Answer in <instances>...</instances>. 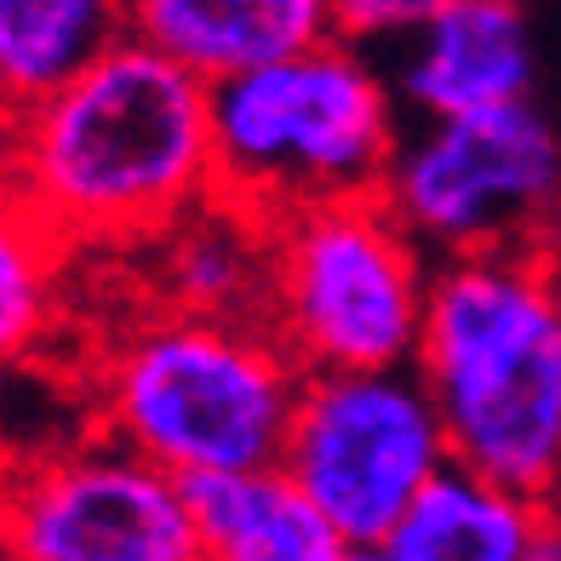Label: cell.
Returning <instances> with one entry per match:
<instances>
[{"label":"cell","instance_id":"obj_1","mask_svg":"<svg viewBox=\"0 0 561 561\" xmlns=\"http://www.w3.org/2000/svg\"><path fill=\"white\" fill-rule=\"evenodd\" d=\"M0 144L7 195L64 252L156 247L218 190L213 87L133 35Z\"/></svg>","mask_w":561,"mask_h":561},{"label":"cell","instance_id":"obj_2","mask_svg":"<svg viewBox=\"0 0 561 561\" xmlns=\"http://www.w3.org/2000/svg\"><path fill=\"white\" fill-rule=\"evenodd\" d=\"M413 373L458 470L539 504L561 499V280L550 252L436 264Z\"/></svg>","mask_w":561,"mask_h":561},{"label":"cell","instance_id":"obj_3","mask_svg":"<svg viewBox=\"0 0 561 561\" xmlns=\"http://www.w3.org/2000/svg\"><path fill=\"white\" fill-rule=\"evenodd\" d=\"M304 373L264 321L144 310L92 367L98 436L172 481L280 465Z\"/></svg>","mask_w":561,"mask_h":561},{"label":"cell","instance_id":"obj_4","mask_svg":"<svg viewBox=\"0 0 561 561\" xmlns=\"http://www.w3.org/2000/svg\"><path fill=\"white\" fill-rule=\"evenodd\" d=\"M396 144V87L339 35L213 87V201L259 224L378 195Z\"/></svg>","mask_w":561,"mask_h":561},{"label":"cell","instance_id":"obj_5","mask_svg":"<svg viewBox=\"0 0 561 561\" xmlns=\"http://www.w3.org/2000/svg\"><path fill=\"white\" fill-rule=\"evenodd\" d=\"M436 259L378 195L270 224L264 327L298 373H396L419 362Z\"/></svg>","mask_w":561,"mask_h":561},{"label":"cell","instance_id":"obj_6","mask_svg":"<svg viewBox=\"0 0 561 561\" xmlns=\"http://www.w3.org/2000/svg\"><path fill=\"white\" fill-rule=\"evenodd\" d=\"M378 201L430 259L550 252L561 236V138L533 110L419 121L401 133Z\"/></svg>","mask_w":561,"mask_h":561},{"label":"cell","instance_id":"obj_7","mask_svg":"<svg viewBox=\"0 0 561 561\" xmlns=\"http://www.w3.org/2000/svg\"><path fill=\"white\" fill-rule=\"evenodd\" d=\"M280 470L344 545H390L430 481L453 470V447L413 367L310 373L293 407Z\"/></svg>","mask_w":561,"mask_h":561},{"label":"cell","instance_id":"obj_8","mask_svg":"<svg viewBox=\"0 0 561 561\" xmlns=\"http://www.w3.org/2000/svg\"><path fill=\"white\" fill-rule=\"evenodd\" d=\"M12 561H201L184 481L110 436L0 470Z\"/></svg>","mask_w":561,"mask_h":561},{"label":"cell","instance_id":"obj_9","mask_svg":"<svg viewBox=\"0 0 561 561\" xmlns=\"http://www.w3.org/2000/svg\"><path fill=\"white\" fill-rule=\"evenodd\" d=\"M396 104L419 121L516 110L533 92V30L522 0H453L396 53Z\"/></svg>","mask_w":561,"mask_h":561},{"label":"cell","instance_id":"obj_10","mask_svg":"<svg viewBox=\"0 0 561 561\" xmlns=\"http://www.w3.org/2000/svg\"><path fill=\"white\" fill-rule=\"evenodd\" d=\"M126 30L195 81L218 87L333 41V0H126Z\"/></svg>","mask_w":561,"mask_h":561},{"label":"cell","instance_id":"obj_11","mask_svg":"<svg viewBox=\"0 0 561 561\" xmlns=\"http://www.w3.org/2000/svg\"><path fill=\"white\" fill-rule=\"evenodd\" d=\"M149 252V287L161 310L207 321H264L270 304V224L207 201Z\"/></svg>","mask_w":561,"mask_h":561},{"label":"cell","instance_id":"obj_12","mask_svg":"<svg viewBox=\"0 0 561 561\" xmlns=\"http://www.w3.org/2000/svg\"><path fill=\"white\" fill-rule=\"evenodd\" d=\"M184 499L201 561H344L350 550L280 465L184 481Z\"/></svg>","mask_w":561,"mask_h":561},{"label":"cell","instance_id":"obj_13","mask_svg":"<svg viewBox=\"0 0 561 561\" xmlns=\"http://www.w3.org/2000/svg\"><path fill=\"white\" fill-rule=\"evenodd\" d=\"M126 35V0H0V133Z\"/></svg>","mask_w":561,"mask_h":561},{"label":"cell","instance_id":"obj_14","mask_svg":"<svg viewBox=\"0 0 561 561\" xmlns=\"http://www.w3.org/2000/svg\"><path fill=\"white\" fill-rule=\"evenodd\" d=\"M545 504L470 470H442L390 533L396 561H527Z\"/></svg>","mask_w":561,"mask_h":561},{"label":"cell","instance_id":"obj_15","mask_svg":"<svg viewBox=\"0 0 561 561\" xmlns=\"http://www.w3.org/2000/svg\"><path fill=\"white\" fill-rule=\"evenodd\" d=\"M69 252L46 229L0 195V367H18L53 339L64 316Z\"/></svg>","mask_w":561,"mask_h":561},{"label":"cell","instance_id":"obj_16","mask_svg":"<svg viewBox=\"0 0 561 561\" xmlns=\"http://www.w3.org/2000/svg\"><path fill=\"white\" fill-rule=\"evenodd\" d=\"M453 0H333V35L350 46H401L407 35H419L430 18H442Z\"/></svg>","mask_w":561,"mask_h":561},{"label":"cell","instance_id":"obj_17","mask_svg":"<svg viewBox=\"0 0 561 561\" xmlns=\"http://www.w3.org/2000/svg\"><path fill=\"white\" fill-rule=\"evenodd\" d=\"M527 561H561V499L545 504L539 533H533V545H527Z\"/></svg>","mask_w":561,"mask_h":561},{"label":"cell","instance_id":"obj_18","mask_svg":"<svg viewBox=\"0 0 561 561\" xmlns=\"http://www.w3.org/2000/svg\"><path fill=\"white\" fill-rule=\"evenodd\" d=\"M344 561H396V556H390L385 545H350V550H344Z\"/></svg>","mask_w":561,"mask_h":561},{"label":"cell","instance_id":"obj_19","mask_svg":"<svg viewBox=\"0 0 561 561\" xmlns=\"http://www.w3.org/2000/svg\"><path fill=\"white\" fill-rule=\"evenodd\" d=\"M0 195H7V144H0Z\"/></svg>","mask_w":561,"mask_h":561},{"label":"cell","instance_id":"obj_20","mask_svg":"<svg viewBox=\"0 0 561 561\" xmlns=\"http://www.w3.org/2000/svg\"><path fill=\"white\" fill-rule=\"evenodd\" d=\"M0 561H12V550H7V533H0Z\"/></svg>","mask_w":561,"mask_h":561}]
</instances>
